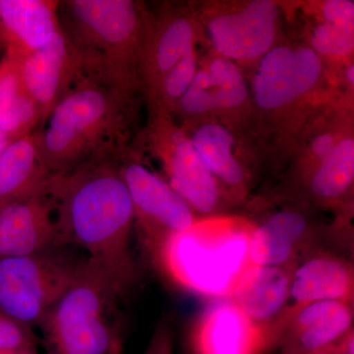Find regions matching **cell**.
I'll list each match as a JSON object with an SVG mask.
<instances>
[{
	"mask_svg": "<svg viewBox=\"0 0 354 354\" xmlns=\"http://www.w3.org/2000/svg\"><path fill=\"white\" fill-rule=\"evenodd\" d=\"M44 193L55 209L59 245L82 249L113 279L122 295L127 293L137 278L130 251L134 209L118 162L86 165L51 174Z\"/></svg>",
	"mask_w": 354,
	"mask_h": 354,
	"instance_id": "6da1fadb",
	"label": "cell"
},
{
	"mask_svg": "<svg viewBox=\"0 0 354 354\" xmlns=\"http://www.w3.org/2000/svg\"><path fill=\"white\" fill-rule=\"evenodd\" d=\"M138 99L91 77L79 80L34 132L50 176L86 165L116 164L134 151Z\"/></svg>",
	"mask_w": 354,
	"mask_h": 354,
	"instance_id": "7a4b0ae2",
	"label": "cell"
},
{
	"mask_svg": "<svg viewBox=\"0 0 354 354\" xmlns=\"http://www.w3.org/2000/svg\"><path fill=\"white\" fill-rule=\"evenodd\" d=\"M58 20L81 58L86 76L124 94L143 97L144 2L59 1Z\"/></svg>",
	"mask_w": 354,
	"mask_h": 354,
	"instance_id": "3957f363",
	"label": "cell"
},
{
	"mask_svg": "<svg viewBox=\"0 0 354 354\" xmlns=\"http://www.w3.org/2000/svg\"><path fill=\"white\" fill-rule=\"evenodd\" d=\"M120 297L113 279L86 257L39 323L48 354H109L120 341L111 320Z\"/></svg>",
	"mask_w": 354,
	"mask_h": 354,
	"instance_id": "277c9868",
	"label": "cell"
},
{
	"mask_svg": "<svg viewBox=\"0 0 354 354\" xmlns=\"http://www.w3.org/2000/svg\"><path fill=\"white\" fill-rule=\"evenodd\" d=\"M251 228L235 225L214 228L198 221L190 230L169 239L153 262L184 288L230 297L237 279L251 265Z\"/></svg>",
	"mask_w": 354,
	"mask_h": 354,
	"instance_id": "5b68a950",
	"label": "cell"
},
{
	"mask_svg": "<svg viewBox=\"0 0 354 354\" xmlns=\"http://www.w3.org/2000/svg\"><path fill=\"white\" fill-rule=\"evenodd\" d=\"M76 249L55 245L0 259V311L26 325L38 326L87 257Z\"/></svg>",
	"mask_w": 354,
	"mask_h": 354,
	"instance_id": "8992f818",
	"label": "cell"
},
{
	"mask_svg": "<svg viewBox=\"0 0 354 354\" xmlns=\"http://www.w3.org/2000/svg\"><path fill=\"white\" fill-rule=\"evenodd\" d=\"M324 74L325 64L308 44L279 41L253 67V121L279 124L319 92Z\"/></svg>",
	"mask_w": 354,
	"mask_h": 354,
	"instance_id": "52a82bcc",
	"label": "cell"
},
{
	"mask_svg": "<svg viewBox=\"0 0 354 354\" xmlns=\"http://www.w3.org/2000/svg\"><path fill=\"white\" fill-rule=\"evenodd\" d=\"M142 146L162 165L165 180L195 215L211 218L227 204L223 189L198 155L188 133L171 114L149 111L135 148Z\"/></svg>",
	"mask_w": 354,
	"mask_h": 354,
	"instance_id": "ba28073f",
	"label": "cell"
},
{
	"mask_svg": "<svg viewBox=\"0 0 354 354\" xmlns=\"http://www.w3.org/2000/svg\"><path fill=\"white\" fill-rule=\"evenodd\" d=\"M194 7L215 53L239 67L254 66L281 41L283 10L279 2L209 1Z\"/></svg>",
	"mask_w": 354,
	"mask_h": 354,
	"instance_id": "9c48e42d",
	"label": "cell"
},
{
	"mask_svg": "<svg viewBox=\"0 0 354 354\" xmlns=\"http://www.w3.org/2000/svg\"><path fill=\"white\" fill-rule=\"evenodd\" d=\"M118 167L131 198L134 225L153 261L169 239L190 230L199 220L169 183L142 162L136 151L121 158Z\"/></svg>",
	"mask_w": 354,
	"mask_h": 354,
	"instance_id": "30bf717a",
	"label": "cell"
},
{
	"mask_svg": "<svg viewBox=\"0 0 354 354\" xmlns=\"http://www.w3.org/2000/svg\"><path fill=\"white\" fill-rule=\"evenodd\" d=\"M171 116L179 125L218 120L241 131L253 122L250 88L241 67L215 53L200 60L189 88Z\"/></svg>",
	"mask_w": 354,
	"mask_h": 354,
	"instance_id": "8fae6325",
	"label": "cell"
},
{
	"mask_svg": "<svg viewBox=\"0 0 354 354\" xmlns=\"http://www.w3.org/2000/svg\"><path fill=\"white\" fill-rule=\"evenodd\" d=\"M200 31L193 4L167 1L148 6L145 3L142 95L181 59L197 50Z\"/></svg>",
	"mask_w": 354,
	"mask_h": 354,
	"instance_id": "7c38bea8",
	"label": "cell"
},
{
	"mask_svg": "<svg viewBox=\"0 0 354 354\" xmlns=\"http://www.w3.org/2000/svg\"><path fill=\"white\" fill-rule=\"evenodd\" d=\"M6 57L12 62L23 88L39 109L38 130L70 88L86 76L81 58L62 27L36 50Z\"/></svg>",
	"mask_w": 354,
	"mask_h": 354,
	"instance_id": "4fadbf2b",
	"label": "cell"
},
{
	"mask_svg": "<svg viewBox=\"0 0 354 354\" xmlns=\"http://www.w3.org/2000/svg\"><path fill=\"white\" fill-rule=\"evenodd\" d=\"M310 207L295 203L274 209L256 223L249 237L250 264L291 268L309 251L316 234Z\"/></svg>",
	"mask_w": 354,
	"mask_h": 354,
	"instance_id": "5bb4252c",
	"label": "cell"
},
{
	"mask_svg": "<svg viewBox=\"0 0 354 354\" xmlns=\"http://www.w3.org/2000/svg\"><path fill=\"white\" fill-rule=\"evenodd\" d=\"M353 304L323 300L297 307L279 324L274 341L281 354H312L353 330Z\"/></svg>",
	"mask_w": 354,
	"mask_h": 354,
	"instance_id": "9a60e30c",
	"label": "cell"
},
{
	"mask_svg": "<svg viewBox=\"0 0 354 354\" xmlns=\"http://www.w3.org/2000/svg\"><path fill=\"white\" fill-rule=\"evenodd\" d=\"M59 245L55 209L43 192L0 205V259Z\"/></svg>",
	"mask_w": 354,
	"mask_h": 354,
	"instance_id": "2e32d148",
	"label": "cell"
},
{
	"mask_svg": "<svg viewBox=\"0 0 354 354\" xmlns=\"http://www.w3.org/2000/svg\"><path fill=\"white\" fill-rule=\"evenodd\" d=\"M179 125V124H178ZM213 174L228 203H239L248 193L251 174L239 153L236 131L218 120H199L180 125Z\"/></svg>",
	"mask_w": 354,
	"mask_h": 354,
	"instance_id": "e0dca14e",
	"label": "cell"
},
{
	"mask_svg": "<svg viewBox=\"0 0 354 354\" xmlns=\"http://www.w3.org/2000/svg\"><path fill=\"white\" fill-rule=\"evenodd\" d=\"M290 268L249 265L232 288L230 298L255 325L274 339L290 304Z\"/></svg>",
	"mask_w": 354,
	"mask_h": 354,
	"instance_id": "ac0fdd59",
	"label": "cell"
},
{
	"mask_svg": "<svg viewBox=\"0 0 354 354\" xmlns=\"http://www.w3.org/2000/svg\"><path fill=\"white\" fill-rule=\"evenodd\" d=\"M272 341L230 297L220 298L198 321L193 333L197 354H258Z\"/></svg>",
	"mask_w": 354,
	"mask_h": 354,
	"instance_id": "d6986e66",
	"label": "cell"
},
{
	"mask_svg": "<svg viewBox=\"0 0 354 354\" xmlns=\"http://www.w3.org/2000/svg\"><path fill=\"white\" fill-rule=\"evenodd\" d=\"M353 266L337 254L310 249L290 268L288 313L301 305L323 300L353 304Z\"/></svg>",
	"mask_w": 354,
	"mask_h": 354,
	"instance_id": "ffe728a7",
	"label": "cell"
},
{
	"mask_svg": "<svg viewBox=\"0 0 354 354\" xmlns=\"http://www.w3.org/2000/svg\"><path fill=\"white\" fill-rule=\"evenodd\" d=\"M59 1L0 0V34L6 55L18 57L41 48L59 30Z\"/></svg>",
	"mask_w": 354,
	"mask_h": 354,
	"instance_id": "44dd1931",
	"label": "cell"
},
{
	"mask_svg": "<svg viewBox=\"0 0 354 354\" xmlns=\"http://www.w3.org/2000/svg\"><path fill=\"white\" fill-rule=\"evenodd\" d=\"M298 180L302 194L297 201L326 208L349 201L354 184L353 130L342 135L330 155L298 176Z\"/></svg>",
	"mask_w": 354,
	"mask_h": 354,
	"instance_id": "7402d4cb",
	"label": "cell"
},
{
	"mask_svg": "<svg viewBox=\"0 0 354 354\" xmlns=\"http://www.w3.org/2000/svg\"><path fill=\"white\" fill-rule=\"evenodd\" d=\"M50 176L34 133L13 140L0 156V205L43 192Z\"/></svg>",
	"mask_w": 354,
	"mask_h": 354,
	"instance_id": "603a6c76",
	"label": "cell"
},
{
	"mask_svg": "<svg viewBox=\"0 0 354 354\" xmlns=\"http://www.w3.org/2000/svg\"><path fill=\"white\" fill-rule=\"evenodd\" d=\"M39 124L36 104L23 88L12 62L4 58L0 66V130L13 141L37 131Z\"/></svg>",
	"mask_w": 354,
	"mask_h": 354,
	"instance_id": "cb8c5ba5",
	"label": "cell"
},
{
	"mask_svg": "<svg viewBox=\"0 0 354 354\" xmlns=\"http://www.w3.org/2000/svg\"><path fill=\"white\" fill-rule=\"evenodd\" d=\"M199 57L197 50L181 59L165 74L150 90L143 95L149 111L172 114L179 101L189 88L198 66Z\"/></svg>",
	"mask_w": 354,
	"mask_h": 354,
	"instance_id": "d4e9b609",
	"label": "cell"
},
{
	"mask_svg": "<svg viewBox=\"0 0 354 354\" xmlns=\"http://www.w3.org/2000/svg\"><path fill=\"white\" fill-rule=\"evenodd\" d=\"M308 30V46L323 64L346 65L353 60L354 24L324 20L313 14Z\"/></svg>",
	"mask_w": 354,
	"mask_h": 354,
	"instance_id": "484cf974",
	"label": "cell"
},
{
	"mask_svg": "<svg viewBox=\"0 0 354 354\" xmlns=\"http://www.w3.org/2000/svg\"><path fill=\"white\" fill-rule=\"evenodd\" d=\"M37 337L32 327L0 311V351L36 348Z\"/></svg>",
	"mask_w": 354,
	"mask_h": 354,
	"instance_id": "4316f807",
	"label": "cell"
},
{
	"mask_svg": "<svg viewBox=\"0 0 354 354\" xmlns=\"http://www.w3.org/2000/svg\"><path fill=\"white\" fill-rule=\"evenodd\" d=\"M142 354H174V332L169 321L158 324Z\"/></svg>",
	"mask_w": 354,
	"mask_h": 354,
	"instance_id": "83f0119b",
	"label": "cell"
},
{
	"mask_svg": "<svg viewBox=\"0 0 354 354\" xmlns=\"http://www.w3.org/2000/svg\"><path fill=\"white\" fill-rule=\"evenodd\" d=\"M0 354H38L36 348L12 349V351H2Z\"/></svg>",
	"mask_w": 354,
	"mask_h": 354,
	"instance_id": "f1b7e54d",
	"label": "cell"
},
{
	"mask_svg": "<svg viewBox=\"0 0 354 354\" xmlns=\"http://www.w3.org/2000/svg\"><path fill=\"white\" fill-rule=\"evenodd\" d=\"M11 142H12V140L9 138L6 133L2 132L1 130H0V156L2 155V153L4 152V150H6L7 146H8Z\"/></svg>",
	"mask_w": 354,
	"mask_h": 354,
	"instance_id": "f546056e",
	"label": "cell"
},
{
	"mask_svg": "<svg viewBox=\"0 0 354 354\" xmlns=\"http://www.w3.org/2000/svg\"><path fill=\"white\" fill-rule=\"evenodd\" d=\"M121 353V344L120 341L116 342L115 344H114L113 348H111V351H109V354H120Z\"/></svg>",
	"mask_w": 354,
	"mask_h": 354,
	"instance_id": "4dcf8cb0",
	"label": "cell"
}]
</instances>
